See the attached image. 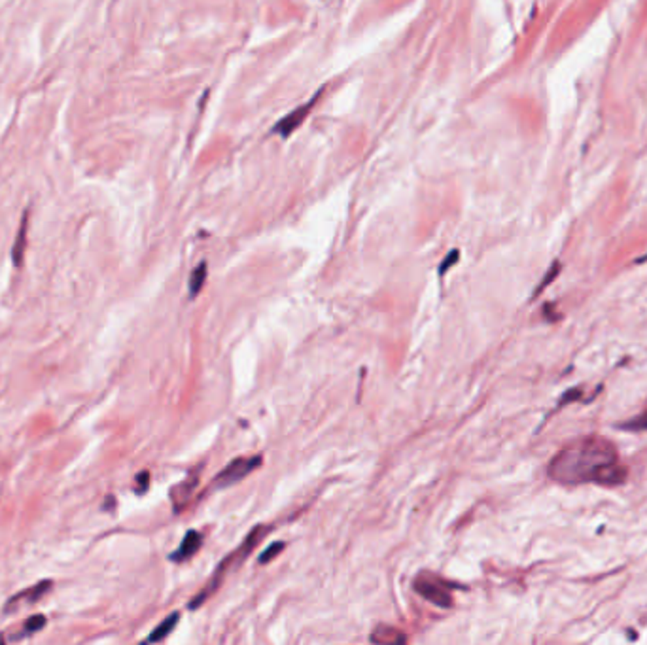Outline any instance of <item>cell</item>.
<instances>
[{
  "label": "cell",
  "instance_id": "obj_1",
  "mask_svg": "<svg viewBox=\"0 0 647 645\" xmlns=\"http://www.w3.org/2000/svg\"><path fill=\"white\" fill-rule=\"evenodd\" d=\"M549 475L564 485H617L625 479L619 456L602 437H581L553 458Z\"/></svg>",
  "mask_w": 647,
  "mask_h": 645
},
{
  "label": "cell",
  "instance_id": "obj_2",
  "mask_svg": "<svg viewBox=\"0 0 647 645\" xmlns=\"http://www.w3.org/2000/svg\"><path fill=\"white\" fill-rule=\"evenodd\" d=\"M259 465H261V456L237 458V460H233L231 464H227V467H225L220 475H216L214 485H218V486L235 485V483H239V481H243L248 473H252L254 470H258Z\"/></svg>",
  "mask_w": 647,
  "mask_h": 645
},
{
  "label": "cell",
  "instance_id": "obj_3",
  "mask_svg": "<svg viewBox=\"0 0 647 645\" xmlns=\"http://www.w3.org/2000/svg\"><path fill=\"white\" fill-rule=\"evenodd\" d=\"M320 93H322V91H318V93H316V95H314V97L311 98L309 103L301 104L300 108H295V110L290 112L288 116H284L282 119H279V121H277V125H275V129H273V132H279L282 139H288V137H290V135H292L295 129H300L301 123L305 121L307 116H309V114H311V110H313L314 103H316V101H318V97H320Z\"/></svg>",
  "mask_w": 647,
  "mask_h": 645
},
{
  "label": "cell",
  "instance_id": "obj_4",
  "mask_svg": "<svg viewBox=\"0 0 647 645\" xmlns=\"http://www.w3.org/2000/svg\"><path fill=\"white\" fill-rule=\"evenodd\" d=\"M49 589H51V581L36 583L35 587L21 590L19 594H15V596L10 598L6 603V608H4V611L19 610V608H23V605H33V603L38 602V600H40L46 592H49Z\"/></svg>",
  "mask_w": 647,
  "mask_h": 645
},
{
  "label": "cell",
  "instance_id": "obj_5",
  "mask_svg": "<svg viewBox=\"0 0 647 645\" xmlns=\"http://www.w3.org/2000/svg\"><path fill=\"white\" fill-rule=\"evenodd\" d=\"M415 589H417V592L420 596H424L426 600H430L431 603H435L439 608H451V605H453L451 594H449L443 587L435 585V583L417 579V581H415Z\"/></svg>",
  "mask_w": 647,
  "mask_h": 645
},
{
  "label": "cell",
  "instance_id": "obj_6",
  "mask_svg": "<svg viewBox=\"0 0 647 645\" xmlns=\"http://www.w3.org/2000/svg\"><path fill=\"white\" fill-rule=\"evenodd\" d=\"M202 538L199 532H195V530H189L188 534L184 535V540H182L180 547L174 551L173 555H171V560L174 562H184L191 558V556L201 549Z\"/></svg>",
  "mask_w": 647,
  "mask_h": 645
},
{
  "label": "cell",
  "instance_id": "obj_7",
  "mask_svg": "<svg viewBox=\"0 0 647 645\" xmlns=\"http://www.w3.org/2000/svg\"><path fill=\"white\" fill-rule=\"evenodd\" d=\"M27 229H28V210H25V214L19 223V231L15 237V243L12 246V259L14 264L19 267L23 264V256H25V248H27Z\"/></svg>",
  "mask_w": 647,
  "mask_h": 645
},
{
  "label": "cell",
  "instance_id": "obj_8",
  "mask_svg": "<svg viewBox=\"0 0 647 645\" xmlns=\"http://www.w3.org/2000/svg\"><path fill=\"white\" fill-rule=\"evenodd\" d=\"M195 485H197V477L191 479L189 483L188 481H184L182 485H178L176 488L171 490V498H173L176 511H180L182 507L188 504V499H189V496H191V492H193Z\"/></svg>",
  "mask_w": 647,
  "mask_h": 645
},
{
  "label": "cell",
  "instance_id": "obj_9",
  "mask_svg": "<svg viewBox=\"0 0 647 645\" xmlns=\"http://www.w3.org/2000/svg\"><path fill=\"white\" fill-rule=\"evenodd\" d=\"M178 619H180L178 613H171V615H169V617L165 619V621H163V623H161L159 626H157V628L150 634V636H148L146 642L153 644V642H161L163 638H167L169 634L173 632L174 626L178 624Z\"/></svg>",
  "mask_w": 647,
  "mask_h": 645
},
{
  "label": "cell",
  "instance_id": "obj_10",
  "mask_svg": "<svg viewBox=\"0 0 647 645\" xmlns=\"http://www.w3.org/2000/svg\"><path fill=\"white\" fill-rule=\"evenodd\" d=\"M371 639L375 642V644H404L405 636L396 628H377L373 632V636Z\"/></svg>",
  "mask_w": 647,
  "mask_h": 645
},
{
  "label": "cell",
  "instance_id": "obj_11",
  "mask_svg": "<svg viewBox=\"0 0 647 645\" xmlns=\"http://www.w3.org/2000/svg\"><path fill=\"white\" fill-rule=\"evenodd\" d=\"M205 280H207V264L202 261L193 269L191 273V277H189V295L191 298H197V293L202 290V286H205Z\"/></svg>",
  "mask_w": 647,
  "mask_h": 645
},
{
  "label": "cell",
  "instance_id": "obj_12",
  "mask_svg": "<svg viewBox=\"0 0 647 645\" xmlns=\"http://www.w3.org/2000/svg\"><path fill=\"white\" fill-rule=\"evenodd\" d=\"M48 624V619L44 617V615H35V617H31L28 621H25L21 626V632L19 634H15L14 639H21L27 638V636H33L38 630H42L44 626Z\"/></svg>",
  "mask_w": 647,
  "mask_h": 645
},
{
  "label": "cell",
  "instance_id": "obj_13",
  "mask_svg": "<svg viewBox=\"0 0 647 645\" xmlns=\"http://www.w3.org/2000/svg\"><path fill=\"white\" fill-rule=\"evenodd\" d=\"M623 428H625V430H634V431L647 430V411H644L641 415H638L636 418H632L630 422L623 424Z\"/></svg>",
  "mask_w": 647,
  "mask_h": 645
},
{
  "label": "cell",
  "instance_id": "obj_14",
  "mask_svg": "<svg viewBox=\"0 0 647 645\" xmlns=\"http://www.w3.org/2000/svg\"><path fill=\"white\" fill-rule=\"evenodd\" d=\"M282 549H284V543H280V541H277V543H273L271 547L265 549L264 555L259 556V562H261V564H265V562H271L273 558L277 556V553H280Z\"/></svg>",
  "mask_w": 647,
  "mask_h": 645
},
{
  "label": "cell",
  "instance_id": "obj_15",
  "mask_svg": "<svg viewBox=\"0 0 647 645\" xmlns=\"http://www.w3.org/2000/svg\"><path fill=\"white\" fill-rule=\"evenodd\" d=\"M458 256H460L458 250H453V252H451V254L447 256L445 261L441 264V267H439V275H443V273H447V270L451 269V265L456 264V261H458Z\"/></svg>",
  "mask_w": 647,
  "mask_h": 645
},
{
  "label": "cell",
  "instance_id": "obj_16",
  "mask_svg": "<svg viewBox=\"0 0 647 645\" xmlns=\"http://www.w3.org/2000/svg\"><path fill=\"white\" fill-rule=\"evenodd\" d=\"M558 270H560V264H553V267H551V270H549V273H547V277H545V280H542V284H540V288H537L536 293H540V291H542L543 288H547V286H549V282H551V280H553V278H555V275H557Z\"/></svg>",
  "mask_w": 647,
  "mask_h": 645
},
{
  "label": "cell",
  "instance_id": "obj_17",
  "mask_svg": "<svg viewBox=\"0 0 647 645\" xmlns=\"http://www.w3.org/2000/svg\"><path fill=\"white\" fill-rule=\"evenodd\" d=\"M148 477H150V475H148L146 472L144 473H140L139 477V483H140V486H139V492H142V490H146V485H148Z\"/></svg>",
  "mask_w": 647,
  "mask_h": 645
}]
</instances>
